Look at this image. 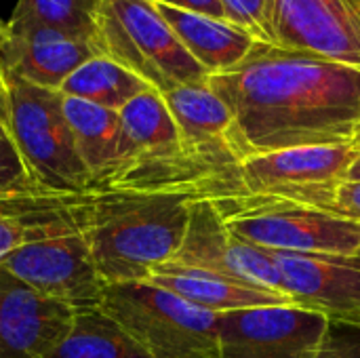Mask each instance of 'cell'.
I'll list each match as a JSON object with an SVG mask.
<instances>
[{"instance_id":"5","label":"cell","mask_w":360,"mask_h":358,"mask_svg":"<svg viewBox=\"0 0 360 358\" xmlns=\"http://www.w3.org/2000/svg\"><path fill=\"white\" fill-rule=\"evenodd\" d=\"M240 238L281 253L359 255L360 222L278 196L238 192L211 200Z\"/></svg>"},{"instance_id":"9","label":"cell","mask_w":360,"mask_h":358,"mask_svg":"<svg viewBox=\"0 0 360 358\" xmlns=\"http://www.w3.org/2000/svg\"><path fill=\"white\" fill-rule=\"evenodd\" d=\"M266 42L360 68V0H268Z\"/></svg>"},{"instance_id":"13","label":"cell","mask_w":360,"mask_h":358,"mask_svg":"<svg viewBox=\"0 0 360 358\" xmlns=\"http://www.w3.org/2000/svg\"><path fill=\"white\" fill-rule=\"evenodd\" d=\"M99 55L95 36L15 21H6L0 32V72L44 89L59 91L82 63Z\"/></svg>"},{"instance_id":"16","label":"cell","mask_w":360,"mask_h":358,"mask_svg":"<svg viewBox=\"0 0 360 358\" xmlns=\"http://www.w3.org/2000/svg\"><path fill=\"white\" fill-rule=\"evenodd\" d=\"M146 283H152L156 287H162L181 300L205 308L215 314H226L234 310H247V308H266V306H287L291 300L272 289L255 287L236 283L230 279H224L219 274L181 266L175 262L160 264L152 270Z\"/></svg>"},{"instance_id":"14","label":"cell","mask_w":360,"mask_h":358,"mask_svg":"<svg viewBox=\"0 0 360 358\" xmlns=\"http://www.w3.org/2000/svg\"><path fill=\"white\" fill-rule=\"evenodd\" d=\"M74 314L0 266V358L49 357L70 333Z\"/></svg>"},{"instance_id":"19","label":"cell","mask_w":360,"mask_h":358,"mask_svg":"<svg viewBox=\"0 0 360 358\" xmlns=\"http://www.w3.org/2000/svg\"><path fill=\"white\" fill-rule=\"evenodd\" d=\"M124 135V158L162 156L184 148L179 127L156 89H150L131 99L118 110Z\"/></svg>"},{"instance_id":"4","label":"cell","mask_w":360,"mask_h":358,"mask_svg":"<svg viewBox=\"0 0 360 358\" xmlns=\"http://www.w3.org/2000/svg\"><path fill=\"white\" fill-rule=\"evenodd\" d=\"M95 38L101 55L122 63L162 95L209 80L152 0H101Z\"/></svg>"},{"instance_id":"18","label":"cell","mask_w":360,"mask_h":358,"mask_svg":"<svg viewBox=\"0 0 360 358\" xmlns=\"http://www.w3.org/2000/svg\"><path fill=\"white\" fill-rule=\"evenodd\" d=\"M63 112L70 122L76 150L91 171V179L124 158V135L120 114L97 103L65 97Z\"/></svg>"},{"instance_id":"30","label":"cell","mask_w":360,"mask_h":358,"mask_svg":"<svg viewBox=\"0 0 360 358\" xmlns=\"http://www.w3.org/2000/svg\"><path fill=\"white\" fill-rule=\"evenodd\" d=\"M2 30H4V23H2V21H0V32H2Z\"/></svg>"},{"instance_id":"31","label":"cell","mask_w":360,"mask_h":358,"mask_svg":"<svg viewBox=\"0 0 360 358\" xmlns=\"http://www.w3.org/2000/svg\"><path fill=\"white\" fill-rule=\"evenodd\" d=\"M356 257H359V260H360V251H359V255H356Z\"/></svg>"},{"instance_id":"23","label":"cell","mask_w":360,"mask_h":358,"mask_svg":"<svg viewBox=\"0 0 360 358\" xmlns=\"http://www.w3.org/2000/svg\"><path fill=\"white\" fill-rule=\"evenodd\" d=\"M34 192L30 171L17 150L6 118L0 108V203Z\"/></svg>"},{"instance_id":"6","label":"cell","mask_w":360,"mask_h":358,"mask_svg":"<svg viewBox=\"0 0 360 358\" xmlns=\"http://www.w3.org/2000/svg\"><path fill=\"white\" fill-rule=\"evenodd\" d=\"M154 358H219V314L146 281L105 285L99 306Z\"/></svg>"},{"instance_id":"8","label":"cell","mask_w":360,"mask_h":358,"mask_svg":"<svg viewBox=\"0 0 360 358\" xmlns=\"http://www.w3.org/2000/svg\"><path fill=\"white\" fill-rule=\"evenodd\" d=\"M0 266L40 295L72 310L101 306L105 281L93 262L84 236L78 232L34 238L8 253Z\"/></svg>"},{"instance_id":"3","label":"cell","mask_w":360,"mask_h":358,"mask_svg":"<svg viewBox=\"0 0 360 358\" xmlns=\"http://www.w3.org/2000/svg\"><path fill=\"white\" fill-rule=\"evenodd\" d=\"M65 95L36 87L0 72V108L30 171L34 192L72 194L91 181L70 122L63 112Z\"/></svg>"},{"instance_id":"24","label":"cell","mask_w":360,"mask_h":358,"mask_svg":"<svg viewBox=\"0 0 360 358\" xmlns=\"http://www.w3.org/2000/svg\"><path fill=\"white\" fill-rule=\"evenodd\" d=\"M312 358H360V329L329 321Z\"/></svg>"},{"instance_id":"21","label":"cell","mask_w":360,"mask_h":358,"mask_svg":"<svg viewBox=\"0 0 360 358\" xmlns=\"http://www.w3.org/2000/svg\"><path fill=\"white\" fill-rule=\"evenodd\" d=\"M152 87L124 68L122 63L99 55L82 63L63 84L61 93L65 97H78L91 103H97L108 110H122L131 99L150 91Z\"/></svg>"},{"instance_id":"26","label":"cell","mask_w":360,"mask_h":358,"mask_svg":"<svg viewBox=\"0 0 360 358\" xmlns=\"http://www.w3.org/2000/svg\"><path fill=\"white\" fill-rule=\"evenodd\" d=\"M30 241H32L30 230L25 228V224L17 215L0 211V262L8 253H13L17 247L25 245Z\"/></svg>"},{"instance_id":"15","label":"cell","mask_w":360,"mask_h":358,"mask_svg":"<svg viewBox=\"0 0 360 358\" xmlns=\"http://www.w3.org/2000/svg\"><path fill=\"white\" fill-rule=\"evenodd\" d=\"M162 97L179 127L186 148L224 165L240 167V158L230 143L234 116L209 82L184 84Z\"/></svg>"},{"instance_id":"2","label":"cell","mask_w":360,"mask_h":358,"mask_svg":"<svg viewBox=\"0 0 360 358\" xmlns=\"http://www.w3.org/2000/svg\"><path fill=\"white\" fill-rule=\"evenodd\" d=\"M21 198L84 236L105 285L148 281L154 268L171 262L184 243L192 203L198 200L188 194L89 188L72 194L32 192Z\"/></svg>"},{"instance_id":"17","label":"cell","mask_w":360,"mask_h":358,"mask_svg":"<svg viewBox=\"0 0 360 358\" xmlns=\"http://www.w3.org/2000/svg\"><path fill=\"white\" fill-rule=\"evenodd\" d=\"M156 6L188 53L207 70L209 76L236 68L247 59L255 44L262 42L255 34L228 19H215L167 4Z\"/></svg>"},{"instance_id":"11","label":"cell","mask_w":360,"mask_h":358,"mask_svg":"<svg viewBox=\"0 0 360 358\" xmlns=\"http://www.w3.org/2000/svg\"><path fill=\"white\" fill-rule=\"evenodd\" d=\"M171 262L283 293V279L270 251L236 236L211 200L192 203L184 243Z\"/></svg>"},{"instance_id":"7","label":"cell","mask_w":360,"mask_h":358,"mask_svg":"<svg viewBox=\"0 0 360 358\" xmlns=\"http://www.w3.org/2000/svg\"><path fill=\"white\" fill-rule=\"evenodd\" d=\"M359 158V143L302 146L249 156L240 162L245 192L278 196L335 213L342 186Z\"/></svg>"},{"instance_id":"20","label":"cell","mask_w":360,"mask_h":358,"mask_svg":"<svg viewBox=\"0 0 360 358\" xmlns=\"http://www.w3.org/2000/svg\"><path fill=\"white\" fill-rule=\"evenodd\" d=\"M44 358H154L101 308L76 310L65 340Z\"/></svg>"},{"instance_id":"10","label":"cell","mask_w":360,"mask_h":358,"mask_svg":"<svg viewBox=\"0 0 360 358\" xmlns=\"http://www.w3.org/2000/svg\"><path fill=\"white\" fill-rule=\"evenodd\" d=\"M329 321L287 306L219 314V358H312Z\"/></svg>"},{"instance_id":"1","label":"cell","mask_w":360,"mask_h":358,"mask_svg":"<svg viewBox=\"0 0 360 358\" xmlns=\"http://www.w3.org/2000/svg\"><path fill=\"white\" fill-rule=\"evenodd\" d=\"M234 116L230 143L240 158L360 137V68L270 42L236 68L209 76Z\"/></svg>"},{"instance_id":"25","label":"cell","mask_w":360,"mask_h":358,"mask_svg":"<svg viewBox=\"0 0 360 358\" xmlns=\"http://www.w3.org/2000/svg\"><path fill=\"white\" fill-rule=\"evenodd\" d=\"M228 21L249 30L266 42V11L268 0H219Z\"/></svg>"},{"instance_id":"12","label":"cell","mask_w":360,"mask_h":358,"mask_svg":"<svg viewBox=\"0 0 360 358\" xmlns=\"http://www.w3.org/2000/svg\"><path fill=\"white\" fill-rule=\"evenodd\" d=\"M293 306L360 329V260L356 255L270 251Z\"/></svg>"},{"instance_id":"28","label":"cell","mask_w":360,"mask_h":358,"mask_svg":"<svg viewBox=\"0 0 360 358\" xmlns=\"http://www.w3.org/2000/svg\"><path fill=\"white\" fill-rule=\"evenodd\" d=\"M152 2L167 4V6H175V8H184V11H192V13L207 15V17H215V19H226L219 0H152Z\"/></svg>"},{"instance_id":"29","label":"cell","mask_w":360,"mask_h":358,"mask_svg":"<svg viewBox=\"0 0 360 358\" xmlns=\"http://www.w3.org/2000/svg\"><path fill=\"white\" fill-rule=\"evenodd\" d=\"M359 158L354 160L352 169H350V175H348V181H360V137H359Z\"/></svg>"},{"instance_id":"27","label":"cell","mask_w":360,"mask_h":358,"mask_svg":"<svg viewBox=\"0 0 360 358\" xmlns=\"http://www.w3.org/2000/svg\"><path fill=\"white\" fill-rule=\"evenodd\" d=\"M335 215L360 222V181H346L338 196Z\"/></svg>"},{"instance_id":"22","label":"cell","mask_w":360,"mask_h":358,"mask_svg":"<svg viewBox=\"0 0 360 358\" xmlns=\"http://www.w3.org/2000/svg\"><path fill=\"white\" fill-rule=\"evenodd\" d=\"M101 0H17L8 21L38 23L74 36H95Z\"/></svg>"}]
</instances>
